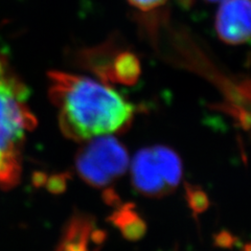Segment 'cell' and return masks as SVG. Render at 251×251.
I'll return each instance as SVG.
<instances>
[{"label": "cell", "instance_id": "1", "mask_svg": "<svg viewBox=\"0 0 251 251\" xmlns=\"http://www.w3.org/2000/svg\"><path fill=\"white\" fill-rule=\"evenodd\" d=\"M50 96L62 132L83 141L127 130L135 106L108 85L62 72L49 74Z\"/></svg>", "mask_w": 251, "mask_h": 251}, {"label": "cell", "instance_id": "2", "mask_svg": "<svg viewBox=\"0 0 251 251\" xmlns=\"http://www.w3.org/2000/svg\"><path fill=\"white\" fill-rule=\"evenodd\" d=\"M28 97L26 85L0 56V186L3 188L17 184L23 143L36 125Z\"/></svg>", "mask_w": 251, "mask_h": 251}, {"label": "cell", "instance_id": "3", "mask_svg": "<svg viewBox=\"0 0 251 251\" xmlns=\"http://www.w3.org/2000/svg\"><path fill=\"white\" fill-rule=\"evenodd\" d=\"M130 164L127 149L113 136L91 138L76 155L75 168L84 181L94 187H105L122 177Z\"/></svg>", "mask_w": 251, "mask_h": 251}, {"label": "cell", "instance_id": "4", "mask_svg": "<svg viewBox=\"0 0 251 251\" xmlns=\"http://www.w3.org/2000/svg\"><path fill=\"white\" fill-rule=\"evenodd\" d=\"M219 38L228 44L251 40V0H223L216 17Z\"/></svg>", "mask_w": 251, "mask_h": 251}, {"label": "cell", "instance_id": "5", "mask_svg": "<svg viewBox=\"0 0 251 251\" xmlns=\"http://www.w3.org/2000/svg\"><path fill=\"white\" fill-rule=\"evenodd\" d=\"M131 178L135 191L146 197L161 198L172 193L162 178L152 147L141 149L133 157Z\"/></svg>", "mask_w": 251, "mask_h": 251}, {"label": "cell", "instance_id": "6", "mask_svg": "<svg viewBox=\"0 0 251 251\" xmlns=\"http://www.w3.org/2000/svg\"><path fill=\"white\" fill-rule=\"evenodd\" d=\"M108 221L120 230L125 240L137 242L145 237L148 225L135 208V204L125 203L116 207Z\"/></svg>", "mask_w": 251, "mask_h": 251}, {"label": "cell", "instance_id": "7", "mask_svg": "<svg viewBox=\"0 0 251 251\" xmlns=\"http://www.w3.org/2000/svg\"><path fill=\"white\" fill-rule=\"evenodd\" d=\"M140 72V63L135 54L131 51H123L114 58L101 77L110 82L132 85L137 81Z\"/></svg>", "mask_w": 251, "mask_h": 251}, {"label": "cell", "instance_id": "8", "mask_svg": "<svg viewBox=\"0 0 251 251\" xmlns=\"http://www.w3.org/2000/svg\"><path fill=\"white\" fill-rule=\"evenodd\" d=\"M152 150L164 182L173 192L182 179L183 166L181 158L173 149L166 146H153Z\"/></svg>", "mask_w": 251, "mask_h": 251}, {"label": "cell", "instance_id": "9", "mask_svg": "<svg viewBox=\"0 0 251 251\" xmlns=\"http://www.w3.org/2000/svg\"><path fill=\"white\" fill-rule=\"evenodd\" d=\"M185 200L187 206L192 210L193 216L197 219L199 215H202L209 208L210 201L205 191L199 185L185 182Z\"/></svg>", "mask_w": 251, "mask_h": 251}, {"label": "cell", "instance_id": "10", "mask_svg": "<svg viewBox=\"0 0 251 251\" xmlns=\"http://www.w3.org/2000/svg\"><path fill=\"white\" fill-rule=\"evenodd\" d=\"M238 243V238L230 231L222 229L214 235L215 246L222 249H232Z\"/></svg>", "mask_w": 251, "mask_h": 251}, {"label": "cell", "instance_id": "11", "mask_svg": "<svg viewBox=\"0 0 251 251\" xmlns=\"http://www.w3.org/2000/svg\"><path fill=\"white\" fill-rule=\"evenodd\" d=\"M128 1L138 10L151 11L166 3L168 0H128Z\"/></svg>", "mask_w": 251, "mask_h": 251}, {"label": "cell", "instance_id": "12", "mask_svg": "<svg viewBox=\"0 0 251 251\" xmlns=\"http://www.w3.org/2000/svg\"><path fill=\"white\" fill-rule=\"evenodd\" d=\"M103 199L108 204L109 206H119L121 205V199L119 195L112 188H107V190L103 194Z\"/></svg>", "mask_w": 251, "mask_h": 251}, {"label": "cell", "instance_id": "13", "mask_svg": "<svg viewBox=\"0 0 251 251\" xmlns=\"http://www.w3.org/2000/svg\"><path fill=\"white\" fill-rule=\"evenodd\" d=\"M242 251H251V242L247 243V244H245L244 246H243Z\"/></svg>", "mask_w": 251, "mask_h": 251}, {"label": "cell", "instance_id": "14", "mask_svg": "<svg viewBox=\"0 0 251 251\" xmlns=\"http://www.w3.org/2000/svg\"><path fill=\"white\" fill-rule=\"evenodd\" d=\"M208 1H218V0H208Z\"/></svg>", "mask_w": 251, "mask_h": 251}]
</instances>
